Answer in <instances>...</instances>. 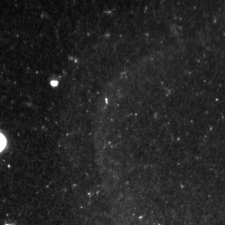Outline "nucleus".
I'll return each mask as SVG.
<instances>
[{
    "instance_id": "obj_1",
    "label": "nucleus",
    "mask_w": 225,
    "mask_h": 225,
    "mask_svg": "<svg viewBox=\"0 0 225 225\" xmlns=\"http://www.w3.org/2000/svg\"><path fill=\"white\" fill-rule=\"evenodd\" d=\"M6 140L5 137L2 134L0 133V152L5 147Z\"/></svg>"
},
{
    "instance_id": "obj_2",
    "label": "nucleus",
    "mask_w": 225,
    "mask_h": 225,
    "mask_svg": "<svg viewBox=\"0 0 225 225\" xmlns=\"http://www.w3.org/2000/svg\"><path fill=\"white\" fill-rule=\"evenodd\" d=\"M51 84L53 86H56L58 85V82H56V81H52L51 82Z\"/></svg>"
},
{
    "instance_id": "obj_3",
    "label": "nucleus",
    "mask_w": 225,
    "mask_h": 225,
    "mask_svg": "<svg viewBox=\"0 0 225 225\" xmlns=\"http://www.w3.org/2000/svg\"></svg>"
}]
</instances>
